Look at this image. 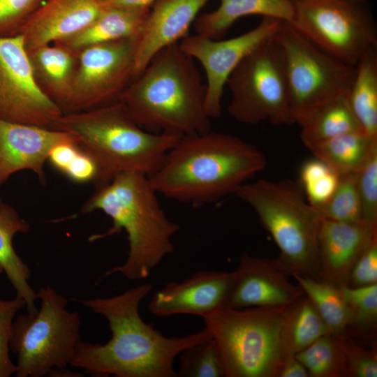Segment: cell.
I'll use <instances>...</instances> for the list:
<instances>
[{"mask_svg":"<svg viewBox=\"0 0 377 377\" xmlns=\"http://www.w3.org/2000/svg\"><path fill=\"white\" fill-rule=\"evenodd\" d=\"M272 36L246 56L228 79L226 86L231 95L228 111L238 122L295 124L286 77Z\"/></svg>","mask_w":377,"mask_h":377,"instance_id":"11","label":"cell"},{"mask_svg":"<svg viewBox=\"0 0 377 377\" xmlns=\"http://www.w3.org/2000/svg\"><path fill=\"white\" fill-rule=\"evenodd\" d=\"M346 96L324 105L300 126V138L306 147L345 133L363 131Z\"/></svg>","mask_w":377,"mask_h":377,"instance_id":"29","label":"cell"},{"mask_svg":"<svg viewBox=\"0 0 377 377\" xmlns=\"http://www.w3.org/2000/svg\"><path fill=\"white\" fill-rule=\"evenodd\" d=\"M62 114L38 83L22 36H0V119L51 128Z\"/></svg>","mask_w":377,"mask_h":377,"instance_id":"13","label":"cell"},{"mask_svg":"<svg viewBox=\"0 0 377 377\" xmlns=\"http://www.w3.org/2000/svg\"><path fill=\"white\" fill-rule=\"evenodd\" d=\"M350 377H376L377 353L375 346L367 348L349 336H344Z\"/></svg>","mask_w":377,"mask_h":377,"instance_id":"37","label":"cell"},{"mask_svg":"<svg viewBox=\"0 0 377 377\" xmlns=\"http://www.w3.org/2000/svg\"><path fill=\"white\" fill-rule=\"evenodd\" d=\"M364 221L377 226V142L355 171Z\"/></svg>","mask_w":377,"mask_h":377,"instance_id":"35","label":"cell"},{"mask_svg":"<svg viewBox=\"0 0 377 377\" xmlns=\"http://www.w3.org/2000/svg\"><path fill=\"white\" fill-rule=\"evenodd\" d=\"M209 0H156L136 38L133 77L163 48L186 37L200 9ZM133 79V80H134Z\"/></svg>","mask_w":377,"mask_h":377,"instance_id":"18","label":"cell"},{"mask_svg":"<svg viewBox=\"0 0 377 377\" xmlns=\"http://www.w3.org/2000/svg\"><path fill=\"white\" fill-rule=\"evenodd\" d=\"M288 306L235 309L224 305L204 316L224 377H279L281 332Z\"/></svg>","mask_w":377,"mask_h":377,"instance_id":"7","label":"cell"},{"mask_svg":"<svg viewBox=\"0 0 377 377\" xmlns=\"http://www.w3.org/2000/svg\"><path fill=\"white\" fill-rule=\"evenodd\" d=\"M179 355L177 377H224L221 359L212 337L186 348Z\"/></svg>","mask_w":377,"mask_h":377,"instance_id":"34","label":"cell"},{"mask_svg":"<svg viewBox=\"0 0 377 377\" xmlns=\"http://www.w3.org/2000/svg\"><path fill=\"white\" fill-rule=\"evenodd\" d=\"M136 38L96 44L82 50L63 114L78 112L119 101L133 80Z\"/></svg>","mask_w":377,"mask_h":377,"instance_id":"12","label":"cell"},{"mask_svg":"<svg viewBox=\"0 0 377 377\" xmlns=\"http://www.w3.org/2000/svg\"><path fill=\"white\" fill-rule=\"evenodd\" d=\"M157 194L147 176L128 172L97 186L83 204L82 213L100 210L112 221L106 233L93 236V239L123 230L127 235L126 260L108 270L100 280L117 273L133 281L146 279L166 256L173 252L172 239L180 227L167 216Z\"/></svg>","mask_w":377,"mask_h":377,"instance_id":"4","label":"cell"},{"mask_svg":"<svg viewBox=\"0 0 377 377\" xmlns=\"http://www.w3.org/2000/svg\"><path fill=\"white\" fill-rule=\"evenodd\" d=\"M346 97L363 132L377 140V49L368 52L356 64Z\"/></svg>","mask_w":377,"mask_h":377,"instance_id":"24","label":"cell"},{"mask_svg":"<svg viewBox=\"0 0 377 377\" xmlns=\"http://www.w3.org/2000/svg\"><path fill=\"white\" fill-rule=\"evenodd\" d=\"M266 165L256 146L209 131L179 138L148 179L158 193L201 206L235 194Z\"/></svg>","mask_w":377,"mask_h":377,"instance_id":"2","label":"cell"},{"mask_svg":"<svg viewBox=\"0 0 377 377\" xmlns=\"http://www.w3.org/2000/svg\"><path fill=\"white\" fill-rule=\"evenodd\" d=\"M356 1H362V2H367L369 0H356Z\"/></svg>","mask_w":377,"mask_h":377,"instance_id":"43","label":"cell"},{"mask_svg":"<svg viewBox=\"0 0 377 377\" xmlns=\"http://www.w3.org/2000/svg\"><path fill=\"white\" fill-rule=\"evenodd\" d=\"M315 208L323 218L348 223L365 222L355 172L341 175L331 197Z\"/></svg>","mask_w":377,"mask_h":377,"instance_id":"32","label":"cell"},{"mask_svg":"<svg viewBox=\"0 0 377 377\" xmlns=\"http://www.w3.org/2000/svg\"><path fill=\"white\" fill-rule=\"evenodd\" d=\"M276 259L243 253L234 271V282L227 305L235 309L288 306L304 295L291 283Z\"/></svg>","mask_w":377,"mask_h":377,"instance_id":"15","label":"cell"},{"mask_svg":"<svg viewBox=\"0 0 377 377\" xmlns=\"http://www.w3.org/2000/svg\"><path fill=\"white\" fill-rule=\"evenodd\" d=\"M279 377H309L305 367L295 357L283 361Z\"/></svg>","mask_w":377,"mask_h":377,"instance_id":"42","label":"cell"},{"mask_svg":"<svg viewBox=\"0 0 377 377\" xmlns=\"http://www.w3.org/2000/svg\"><path fill=\"white\" fill-rule=\"evenodd\" d=\"M234 282L233 272L199 271L181 281H170L157 290L148 304L158 317L204 316L227 302Z\"/></svg>","mask_w":377,"mask_h":377,"instance_id":"16","label":"cell"},{"mask_svg":"<svg viewBox=\"0 0 377 377\" xmlns=\"http://www.w3.org/2000/svg\"><path fill=\"white\" fill-rule=\"evenodd\" d=\"M24 308H26L25 301L17 295L12 300L0 299V377H10L16 374V364L9 355L10 341L14 317Z\"/></svg>","mask_w":377,"mask_h":377,"instance_id":"36","label":"cell"},{"mask_svg":"<svg viewBox=\"0 0 377 377\" xmlns=\"http://www.w3.org/2000/svg\"><path fill=\"white\" fill-rule=\"evenodd\" d=\"M36 296V313L20 314L13 324L10 349L17 355V377H42L66 369L80 340V317L67 309L66 298L49 285Z\"/></svg>","mask_w":377,"mask_h":377,"instance_id":"9","label":"cell"},{"mask_svg":"<svg viewBox=\"0 0 377 377\" xmlns=\"http://www.w3.org/2000/svg\"><path fill=\"white\" fill-rule=\"evenodd\" d=\"M344 336L327 334L295 355L309 377H350Z\"/></svg>","mask_w":377,"mask_h":377,"instance_id":"30","label":"cell"},{"mask_svg":"<svg viewBox=\"0 0 377 377\" xmlns=\"http://www.w3.org/2000/svg\"></svg>","mask_w":377,"mask_h":377,"instance_id":"44","label":"cell"},{"mask_svg":"<svg viewBox=\"0 0 377 377\" xmlns=\"http://www.w3.org/2000/svg\"><path fill=\"white\" fill-rule=\"evenodd\" d=\"M150 8H103L87 27L61 43L73 51L123 38H137Z\"/></svg>","mask_w":377,"mask_h":377,"instance_id":"23","label":"cell"},{"mask_svg":"<svg viewBox=\"0 0 377 377\" xmlns=\"http://www.w3.org/2000/svg\"><path fill=\"white\" fill-rule=\"evenodd\" d=\"M51 128L71 135L94 158L99 170L96 186L123 172L149 176L179 138L145 130L120 101L89 110L63 114Z\"/></svg>","mask_w":377,"mask_h":377,"instance_id":"5","label":"cell"},{"mask_svg":"<svg viewBox=\"0 0 377 377\" xmlns=\"http://www.w3.org/2000/svg\"><path fill=\"white\" fill-rule=\"evenodd\" d=\"M151 289V283H142L114 296L77 300L107 320L112 336L104 344L80 339L71 366L94 376L177 377V355L211 336L204 327L184 336L166 337L144 321L139 306Z\"/></svg>","mask_w":377,"mask_h":377,"instance_id":"1","label":"cell"},{"mask_svg":"<svg viewBox=\"0 0 377 377\" xmlns=\"http://www.w3.org/2000/svg\"><path fill=\"white\" fill-rule=\"evenodd\" d=\"M253 208L279 251L276 259L288 274L319 279L318 235L321 216L306 200L299 182L259 179L235 194Z\"/></svg>","mask_w":377,"mask_h":377,"instance_id":"6","label":"cell"},{"mask_svg":"<svg viewBox=\"0 0 377 377\" xmlns=\"http://www.w3.org/2000/svg\"><path fill=\"white\" fill-rule=\"evenodd\" d=\"M377 283V237L357 258L350 272L347 286L358 288Z\"/></svg>","mask_w":377,"mask_h":377,"instance_id":"38","label":"cell"},{"mask_svg":"<svg viewBox=\"0 0 377 377\" xmlns=\"http://www.w3.org/2000/svg\"><path fill=\"white\" fill-rule=\"evenodd\" d=\"M29 230V224L0 198V274H6L16 295L25 301L27 313L35 314L38 311L35 304L38 299L28 281L31 269L17 255L13 244L17 233H26Z\"/></svg>","mask_w":377,"mask_h":377,"instance_id":"22","label":"cell"},{"mask_svg":"<svg viewBox=\"0 0 377 377\" xmlns=\"http://www.w3.org/2000/svg\"><path fill=\"white\" fill-rule=\"evenodd\" d=\"M352 313L347 336L370 341L376 335L377 283L358 288L339 287Z\"/></svg>","mask_w":377,"mask_h":377,"instance_id":"31","label":"cell"},{"mask_svg":"<svg viewBox=\"0 0 377 377\" xmlns=\"http://www.w3.org/2000/svg\"><path fill=\"white\" fill-rule=\"evenodd\" d=\"M377 237V226L321 218L318 235L319 279L337 287L347 286L359 256Z\"/></svg>","mask_w":377,"mask_h":377,"instance_id":"19","label":"cell"},{"mask_svg":"<svg viewBox=\"0 0 377 377\" xmlns=\"http://www.w3.org/2000/svg\"><path fill=\"white\" fill-rule=\"evenodd\" d=\"M253 15L290 23L294 0H221L217 9L197 16L193 24L197 34L219 40L238 19Z\"/></svg>","mask_w":377,"mask_h":377,"instance_id":"21","label":"cell"},{"mask_svg":"<svg viewBox=\"0 0 377 377\" xmlns=\"http://www.w3.org/2000/svg\"><path fill=\"white\" fill-rule=\"evenodd\" d=\"M103 8L138 10L149 8L156 0H96Z\"/></svg>","mask_w":377,"mask_h":377,"instance_id":"41","label":"cell"},{"mask_svg":"<svg viewBox=\"0 0 377 377\" xmlns=\"http://www.w3.org/2000/svg\"><path fill=\"white\" fill-rule=\"evenodd\" d=\"M72 141L75 138L65 132L0 119V186L23 170L33 171L44 184V164L50 152L56 145Z\"/></svg>","mask_w":377,"mask_h":377,"instance_id":"17","label":"cell"},{"mask_svg":"<svg viewBox=\"0 0 377 377\" xmlns=\"http://www.w3.org/2000/svg\"><path fill=\"white\" fill-rule=\"evenodd\" d=\"M272 39L286 77L295 123L301 126L324 105L347 96L355 66L327 54L286 22Z\"/></svg>","mask_w":377,"mask_h":377,"instance_id":"8","label":"cell"},{"mask_svg":"<svg viewBox=\"0 0 377 377\" xmlns=\"http://www.w3.org/2000/svg\"><path fill=\"white\" fill-rule=\"evenodd\" d=\"M300 185L307 201L314 207L326 202L334 192L340 175L314 157L306 161L300 170Z\"/></svg>","mask_w":377,"mask_h":377,"instance_id":"33","label":"cell"},{"mask_svg":"<svg viewBox=\"0 0 377 377\" xmlns=\"http://www.w3.org/2000/svg\"><path fill=\"white\" fill-rule=\"evenodd\" d=\"M103 8L96 0H48L17 31L28 52L62 42L91 23Z\"/></svg>","mask_w":377,"mask_h":377,"instance_id":"20","label":"cell"},{"mask_svg":"<svg viewBox=\"0 0 377 377\" xmlns=\"http://www.w3.org/2000/svg\"><path fill=\"white\" fill-rule=\"evenodd\" d=\"M61 173L74 182H93L96 185L99 170L94 158L78 145Z\"/></svg>","mask_w":377,"mask_h":377,"instance_id":"40","label":"cell"},{"mask_svg":"<svg viewBox=\"0 0 377 377\" xmlns=\"http://www.w3.org/2000/svg\"><path fill=\"white\" fill-rule=\"evenodd\" d=\"M39 0H0V36L17 34Z\"/></svg>","mask_w":377,"mask_h":377,"instance_id":"39","label":"cell"},{"mask_svg":"<svg viewBox=\"0 0 377 377\" xmlns=\"http://www.w3.org/2000/svg\"><path fill=\"white\" fill-rule=\"evenodd\" d=\"M356 0H294L290 24L317 47L350 66L377 49V29L366 6Z\"/></svg>","mask_w":377,"mask_h":377,"instance_id":"10","label":"cell"},{"mask_svg":"<svg viewBox=\"0 0 377 377\" xmlns=\"http://www.w3.org/2000/svg\"><path fill=\"white\" fill-rule=\"evenodd\" d=\"M28 53L35 75L47 86L48 95L62 111L75 72L72 50L62 45H48Z\"/></svg>","mask_w":377,"mask_h":377,"instance_id":"26","label":"cell"},{"mask_svg":"<svg viewBox=\"0 0 377 377\" xmlns=\"http://www.w3.org/2000/svg\"><path fill=\"white\" fill-rule=\"evenodd\" d=\"M206 84L179 43L158 52L119 101L145 130L182 138L211 131Z\"/></svg>","mask_w":377,"mask_h":377,"instance_id":"3","label":"cell"},{"mask_svg":"<svg viewBox=\"0 0 377 377\" xmlns=\"http://www.w3.org/2000/svg\"><path fill=\"white\" fill-rule=\"evenodd\" d=\"M290 275L311 300L331 332L346 335L352 313L339 287L305 274L292 273Z\"/></svg>","mask_w":377,"mask_h":377,"instance_id":"28","label":"cell"},{"mask_svg":"<svg viewBox=\"0 0 377 377\" xmlns=\"http://www.w3.org/2000/svg\"><path fill=\"white\" fill-rule=\"evenodd\" d=\"M377 140L363 131L345 133L309 146L315 158L325 163L339 175L355 172L363 163Z\"/></svg>","mask_w":377,"mask_h":377,"instance_id":"27","label":"cell"},{"mask_svg":"<svg viewBox=\"0 0 377 377\" xmlns=\"http://www.w3.org/2000/svg\"><path fill=\"white\" fill-rule=\"evenodd\" d=\"M283 21L263 17L253 29L232 38L214 40L195 34L179 43L181 49L197 59L206 73L205 111L210 118L219 117L228 77L251 52L270 38Z\"/></svg>","mask_w":377,"mask_h":377,"instance_id":"14","label":"cell"},{"mask_svg":"<svg viewBox=\"0 0 377 377\" xmlns=\"http://www.w3.org/2000/svg\"><path fill=\"white\" fill-rule=\"evenodd\" d=\"M332 333L311 300L304 294L288 306L281 332L283 361Z\"/></svg>","mask_w":377,"mask_h":377,"instance_id":"25","label":"cell"}]
</instances>
